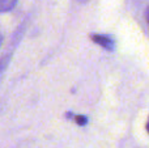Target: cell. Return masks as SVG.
I'll use <instances>...</instances> for the list:
<instances>
[{"mask_svg": "<svg viewBox=\"0 0 149 148\" xmlns=\"http://www.w3.org/2000/svg\"><path fill=\"white\" fill-rule=\"evenodd\" d=\"M92 39L95 42L97 45L102 46L103 49L109 50V51H113L114 50V41L107 36H100V34H94L92 36Z\"/></svg>", "mask_w": 149, "mask_h": 148, "instance_id": "1", "label": "cell"}, {"mask_svg": "<svg viewBox=\"0 0 149 148\" xmlns=\"http://www.w3.org/2000/svg\"><path fill=\"white\" fill-rule=\"evenodd\" d=\"M17 0H1V12H8L15 8Z\"/></svg>", "mask_w": 149, "mask_h": 148, "instance_id": "2", "label": "cell"}, {"mask_svg": "<svg viewBox=\"0 0 149 148\" xmlns=\"http://www.w3.org/2000/svg\"><path fill=\"white\" fill-rule=\"evenodd\" d=\"M74 121H76L79 125H81V126L86 123V118H85L84 115H76V117H74Z\"/></svg>", "mask_w": 149, "mask_h": 148, "instance_id": "3", "label": "cell"}, {"mask_svg": "<svg viewBox=\"0 0 149 148\" xmlns=\"http://www.w3.org/2000/svg\"><path fill=\"white\" fill-rule=\"evenodd\" d=\"M147 130H148V133H149V119H148V122H147Z\"/></svg>", "mask_w": 149, "mask_h": 148, "instance_id": "4", "label": "cell"}, {"mask_svg": "<svg viewBox=\"0 0 149 148\" xmlns=\"http://www.w3.org/2000/svg\"><path fill=\"white\" fill-rule=\"evenodd\" d=\"M79 3H85V1H88V0H77Z\"/></svg>", "mask_w": 149, "mask_h": 148, "instance_id": "5", "label": "cell"}, {"mask_svg": "<svg viewBox=\"0 0 149 148\" xmlns=\"http://www.w3.org/2000/svg\"><path fill=\"white\" fill-rule=\"evenodd\" d=\"M147 18H148V22H149V9H148V12H147Z\"/></svg>", "mask_w": 149, "mask_h": 148, "instance_id": "6", "label": "cell"}]
</instances>
